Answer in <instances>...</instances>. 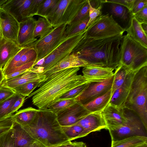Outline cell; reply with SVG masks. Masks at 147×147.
I'll list each match as a JSON object with an SVG mask.
<instances>
[{
	"mask_svg": "<svg viewBox=\"0 0 147 147\" xmlns=\"http://www.w3.org/2000/svg\"><path fill=\"white\" fill-rule=\"evenodd\" d=\"M80 67L64 69L55 72L39 84L38 88L27 98L32 97L33 104L45 110L56 102L63 95L85 84L92 82L78 75Z\"/></svg>",
	"mask_w": 147,
	"mask_h": 147,
	"instance_id": "6da1fadb",
	"label": "cell"
},
{
	"mask_svg": "<svg viewBox=\"0 0 147 147\" xmlns=\"http://www.w3.org/2000/svg\"><path fill=\"white\" fill-rule=\"evenodd\" d=\"M123 36L98 39L84 36L72 53L86 61L87 66L111 68L115 70L121 64L119 46Z\"/></svg>",
	"mask_w": 147,
	"mask_h": 147,
	"instance_id": "7a4b0ae2",
	"label": "cell"
},
{
	"mask_svg": "<svg viewBox=\"0 0 147 147\" xmlns=\"http://www.w3.org/2000/svg\"><path fill=\"white\" fill-rule=\"evenodd\" d=\"M22 127L33 138L46 147L57 146L71 141L64 133L57 115L47 110L38 109L32 122Z\"/></svg>",
	"mask_w": 147,
	"mask_h": 147,
	"instance_id": "3957f363",
	"label": "cell"
},
{
	"mask_svg": "<svg viewBox=\"0 0 147 147\" xmlns=\"http://www.w3.org/2000/svg\"><path fill=\"white\" fill-rule=\"evenodd\" d=\"M147 65L134 71L124 107L134 111L147 130Z\"/></svg>",
	"mask_w": 147,
	"mask_h": 147,
	"instance_id": "277c9868",
	"label": "cell"
},
{
	"mask_svg": "<svg viewBox=\"0 0 147 147\" xmlns=\"http://www.w3.org/2000/svg\"><path fill=\"white\" fill-rule=\"evenodd\" d=\"M120 48V63L131 71L147 65V48L127 34L123 36Z\"/></svg>",
	"mask_w": 147,
	"mask_h": 147,
	"instance_id": "5b68a950",
	"label": "cell"
},
{
	"mask_svg": "<svg viewBox=\"0 0 147 147\" xmlns=\"http://www.w3.org/2000/svg\"><path fill=\"white\" fill-rule=\"evenodd\" d=\"M125 31V29L116 22L112 15H101L86 28L85 37L98 39L122 36Z\"/></svg>",
	"mask_w": 147,
	"mask_h": 147,
	"instance_id": "8992f818",
	"label": "cell"
},
{
	"mask_svg": "<svg viewBox=\"0 0 147 147\" xmlns=\"http://www.w3.org/2000/svg\"><path fill=\"white\" fill-rule=\"evenodd\" d=\"M87 0H59L48 17L53 28L69 24L75 18Z\"/></svg>",
	"mask_w": 147,
	"mask_h": 147,
	"instance_id": "52a82bcc",
	"label": "cell"
},
{
	"mask_svg": "<svg viewBox=\"0 0 147 147\" xmlns=\"http://www.w3.org/2000/svg\"><path fill=\"white\" fill-rule=\"evenodd\" d=\"M86 30V29L78 33L67 36L49 55L37 63V66L43 69V73L72 52L80 41L85 36Z\"/></svg>",
	"mask_w": 147,
	"mask_h": 147,
	"instance_id": "ba28073f",
	"label": "cell"
},
{
	"mask_svg": "<svg viewBox=\"0 0 147 147\" xmlns=\"http://www.w3.org/2000/svg\"><path fill=\"white\" fill-rule=\"evenodd\" d=\"M67 26L63 24L53 28L48 34L31 44L37 55L33 66L47 56L66 39L67 37L66 32Z\"/></svg>",
	"mask_w": 147,
	"mask_h": 147,
	"instance_id": "9c48e42d",
	"label": "cell"
},
{
	"mask_svg": "<svg viewBox=\"0 0 147 147\" xmlns=\"http://www.w3.org/2000/svg\"><path fill=\"white\" fill-rule=\"evenodd\" d=\"M126 122L117 129L109 131L112 140H117L134 136H146L147 131L138 115L126 108H123Z\"/></svg>",
	"mask_w": 147,
	"mask_h": 147,
	"instance_id": "30bf717a",
	"label": "cell"
},
{
	"mask_svg": "<svg viewBox=\"0 0 147 147\" xmlns=\"http://www.w3.org/2000/svg\"><path fill=\"white\" fill-rule=\"evenodd\" d=\"M114 78V74L105 80L90 82L84 91L74 99L75 100L83 105L88 103L111 89Z\"/></svg>",
	"mask_w": 147,
	"mask_h": 147,
	"instance_id": "8fae6325",
	"label": "cell"
},
{
	"mask_svg": "<svg viewBox=\"0 0 147 147\" xmlns=\"http://www.w3.org/2000/svg\"><path fill=\"white\" fill-rule=\"evenodd\" d=\"M90 113L80 102L77 101L66 109L57 114V120L61 127L74 125Z\"/></svg>",
	"mask_w": 147,
	"mask_h": 147,
	"instance_id": "7c38bea8",
	"label": "cell"
},
{
	"mask_svg": "<svg viewBox=\"0 0 147 147\" xmlns=\"http://www.w3.org/2000/svg\"><path fill=\"white\" fill-rule=\"evenodd\" d=\"M46 78V76L41 72L39 68L34 66L18 76L11 79H4L0 85L12 89L29 82H41Z\"/></svg>",
	"mask_w": 147,
	"mask_h": 147,
	"instance_id": "4fadbf2b",
	"label": "cell"
},
{
	"mask_svg": "<svg viewBox=\"0 0 147 147\" xmlns=\"http://www.w3.org/2000/svg\"><path fill=\"white\" fill-rule=\"evenodd\" d=\"M32 0H7L0 9L9 14L18 22L31 17L30 6Z\"/></svg>",
	"mask_w": 147,
	"mask_h": 147,
	"instance_id": "5bb4252c",
	"label": "cell"
},
{
	"mask_svg": "<svg viewBox=\"0 0 147 147\" xmlns=\"http://www.w3.org/2000/svg\"><path fill=\"white\" fill-rule=\"evenodd\" d=\"M0 23L3 38L18 45L20 22L12 16L0 9Z\"/></svg>",
	"mask_w": 147,
	"mask_h": 147,
	"instance_id": "9a60e30c",
	"label": "cell"
},
{
	"mask_svg": "<svg viewBox=\"0 0 147 147\" xmlns=\"http://www.w3.org/2000/svg\"><path fill=\"white\" fill-rule=\"evenodd\" d=\"M123 108L109 103L102 112L107 129L109 131L117 129L126 122V118Z\"/></svg>",
	"mask_w": 147,
	"mask_h": 147,
	"instance_id": "2e32d148",
	"label": "cell"
},
{
	"mask_svg": "<svg viewBox=\"0 0 147 147\" xmlns=\"http://www.w3.org/2000/svg\"><path fill=\"white\" fill-rule=\"evenodd\" d=\"M36 21L32 17L25 19L20 22L18 43L20 47L23 48L30 45L37 40L34 36Z\"/></svg>",
	"mask_w": 147,
	"mask_h": 147,
	"instance_id": "e0dca14e",
	"label": "cell"
},
{
	"mask_svg": "<svg viewBox=\"0 0 147 147\" xmlns=\"http://www.w3.org/2000/svg\"><path fill=\"white\" fill-rule=\"evenodd\" d=\"M102 112L90 113L76 124L82 126L89 134L103 129H107Z\"/></svg>",
	"mask_w": 147,
	"mask_h": 147,
	"instance_id": "ac0fdd59",
	"label": "cell"
},
{
	"mask_svg": "<svg viewBox=\"0 0 147 147\" xmlns=\"http://www.w3.org/2000/svg\"><path fill=\"white\" fill-rule=\"evenodd\" d=\"M87 66V63L86 61L79 58L75 53H72L44 74L47 78L52 74L64 69L74 67H84Z\"/></svg>",
	"mask_w": 147,
	"mask_h": 147,
	"instance_id": "d6986e66",
	"label": "cell"
},
{
	"mask_svg": "<svg viewBox=\"0 0 147 147\" xmlns=\"http://www.w3.org/2000/svg\"><path fill=\"white\" fill-rule=\"evenodd\" d=\"M134 72L131 71L128 74L122 84L113 93L109 103L120 108L124 107Z\"/></svg>",
	"mask_w": 147,
	"mask_h": 147,
	"instance_id": "ffe728a7",
	"label": "cell"
},
{
	"mask_svg": "<svg viewBox=\"0 0 147 147\" xmlns=\"http://www.w3.org/2000/svg\"><path fill=\"white\" fill-rule=\"evenodd\" d=\"M112 68L87 66L83 67V76L90 81L100 82L109 79L114 74Z\"/></svg>",
	"mask_w": 147,
	"mask_h": 147,
	"instance_id": "44dd1931",
	"label": "cell"
},
{
	"mask_svg": "<svg viewBox=\"0 0 147 147\" xmlns=\"http://www.w3.org/2000/svg\"><path fill=\"white\" fill-rule=\"evenodd\" d=\"M22 48L13 42L3 38L0 43V68L2 69Z\"/></svg>",
	"mask_w": 147,
	"mask_h": 147,
	"instance_id": "7402d4cb",
	"label": "cell"
},
{
	"mask_svg": "<svg viewBox=\"0 0 147 147\" xmlns=\"http://www.w3.org/2000/svg\"><path fill=\"white\" fill-rule=\"evenodd\" d=\"M127 34L133 39L147 48V36L143 30L141 24L132 17L129 27L125 29Z\"/></svg>",
	"mask_w": 147,
	"mask_h": 147,
	"instance_id": "603a6c76",
	"label": "cell"
},
{
	"mask_svg": "<svg viewBox=\"0 0 147 147\" xmlns=\"http://www.w3.org/2000/svg\"><path fill=\"white\" fill-rule=\"evenodd\" d=\"M12 130L14 147H29L36 140L22 126L16 122Z\"/></svg>",
	"mask_w": 147,
	"mask_h": 147,
	"instance_id": "cb8c5ba5",
	"label": "cell"
},
{
	"mask_svg": "<svg viewBox=\"0 0 147 147\" xmlns=\"http://www.w3.org/2000/svg\"><path fill=\"white\" fill-rule=\"evenodd\" d=\"M38 110L31 107L20 110L13 114L15 122L22 127L29 125L35 118Z\"/></svg>",
	"mask_w": 147,
	"mask_h": 147,
	"instance_id": "d4e9b609",
	"label": "cell"
},
{
	"mask_svg": "<svg viewBox=\"0 0 147 147\" xmlns=\"http://www.w3.org/2000/svg\"><path fill=\"white\" fill-rule=\"evenodd\" d=\"M111 89L104 94L83 105L90 113L102 111L109 103L111 97Z\"/></svg>",
	"mask_w": 147,
	"mask_h": 147,
	"instance_id": "484cf974",
	"label": "cell"
},
{
	"mask_svg": "<svg viewBox=\"0 0 147 147\" xmlns=\"http://www.w3.org/2000/svg\"><path fill=\"white\" fill-rule=\"evenodd\" d=\"M147 142V137L144 136H134L117 140H112L111 147H135Z\"/></svg>",
	"mask_w": 147,
	"mask_h": 147,
	"instance_id": "4316f807",
	"label": "cell"
},
{
	"mask_svg": "<svg viewBox=\"0 0 147 147\" xmlns=\"http://www.w3.org/2000/svg\"><path fill=\"white\" fill-rule=\"evenodd\" d=\"M53 28L48 18L40 17L36 21L34 32V38H42L50 33Z\"/></svg>",
	"mask_w": 147,
	"mask_h": 147,
	"instance_id": "83f0119b",
	"label": "cell"
},
{
	"mask_svg": "<svg viewBox=\"0 0 147 147\" xmlns=\"http://www.w3.org/2000/svg\"><path fill=\"white\" fill-rule=\"evenodd\" d=\"M115 70L111 88V97L115 91L122 84L128 74L131 71L121 64Z\"/></svg>",
	"mask_w": 147,
	"mask_h": 147,
	"instance_id": "f1b7e54d",
	"label": "cell"
},
{
	"mask_svg": "<svg viewBox=\"0 0 147 147\" xmlns=\"http://www.w3.org/2000/svg\"><path fill=\"white\" fill-rule=\"evenodd\" d=\"M61 127L64 133L70 141L85 136L89 134L83 127L77 124Z\"/></svg>",
	"mask_w": 147,
	"mask_h": 147,
	"instance_id": "f546056e",
	"label": "cell"
},
{
	"mask_svg": "<svg viewBox=\"0 0 147 147\" xmlns=\"http://www.w3.org/2000/svg\"><path fill=\"white\" fill-rule=\"evenodd\" d=\"M32 48L31 45L23 48L17 54L7 62L2 69L3 72L5 77L11 73L16 68V65L20 60L22 56Z\"/></svg>",
	"mask_w": 147,
	"mask_h": 147,
	"instance_id": "4dcf8cb0",
	"label": "cell"
},
{
	"mask_svg": "<svg viewBox=\"0 0 147 147\" xmlns=\"http://www.w3.org/2000/svg\"><path fill=\"white\" fill-rule=\"evenodd\" d=\"M20 95L16 93L8 99L0 102V120L11 115H10L11 109Z\"/></svg>",
	"mask_w": 147,
	"mask_h": 147,
	"instance_id": "1f68e13d",
	"label": "cell"
},
{
	"mask_svg": "<svg viewBox=\"0 0 147 147\" xmlns=\"http://www.w3.org/2000/svg\"><path fill=\"white\" fill-rule=\"evenodd\" d=\"M59 0H45L40 5L36 15L47 18Z\"/></svg>",
	"mask_w": 147,
	"mask_h": 147,
	"instance_id": "d6a6232c",
	"label": "cell"
},
{
	"mask_svg": "<svg viewBox=\"0 0 147 147\" xmlns=\"http://www.w3.org/2000/svg\"><path fill=\"white\" fill-rule=\"evenodd\" d=\"M40 83L36 82H29L12 89L16 94L28 96L36 88L38 87Z\"/></svg>",
	"mask_w": 147,
	"mask_h": 147,
	"instance_id": "836d02e7",
	"label": "cell"
},
{
	"mask_svg": "<svg viewBox=\"0 0 147 147\" xmlns=\"http://www.w3.org/2000/svg\"><path fill=\"white\" fill-rule=\"evenodd\" d=\"M76 102L74 99L59 101L54 103L46 110L52 111L57 114L68 108Z\"/></svg>",
	"mask_w": 147,
	"mask_h": 147,
	"instance_id": "e575fe53",
	"label": "cell"
},
{
	"mask_svg": "<svg viewBox=\"0 0 147 147\" xmlns=\"http://www.w3.org/2000/svg\"><path fill=\"white\" fill-rule=\"evenodd\" d=\"M89 19V17H88L83 21L73 25H67L66 30L67 36H69L78 33L86 29Z\"/></svg>",
	"mask_w": 147,
	"mask_h": 147,
	"instance_id": "d590c367",
	"label": "cell"
},
{
	"mask_svg": "<svg viewBox=\"0 0 147 147\" xmlns=\"http://www.w3.org/2000/svg\"><path fill=\"white\" fill-rule=\"evenodd\" d=\"M90 83L85 84L70 90L63 95L57 102L63 100L75 98L80 95L88 87Z\"/></svg>",
	"mask_w": 147,
	"mask_h": 147,
	"instance_id": "8d00e7d4",
	"label": "cell"
},
{
	"mask_svg": "<svg viewBox=\"0 0 147 147\" xmlns=\"http://www.w3.org/2000/svg\"><path fill=\"white\" fill-rule=\"evenodd\" d=\"M15 123L13 114L0 120V138L11 130Z\"/></svg>",
	"mask_w": 147,
	"mask_h": 147,
	"instance_id": "74e56055",
	"label": "cell"
},
{
	"mask_svg": "<svg viewBox=\"0 0 147 147\" xmlns=\"http://www.w3.org/2000/svg\"><path fill=\"white\" fill-rule=\"evenodd\" d=\"M110 6V12L112 15L119 18L125 20L127 18V13L126 8L121 5L111 3Z\"/></svg>",
	"mask_w": 147,
	"mask_h": 147,
	"instance_id": "f35d334b",
	"label": "cell"
},
{
	"mask_svg": "<svg viewBox=\"0 0 147 147\" xmlns=\"http://www.w3.org/2000/svg\"><path fill=\"white\" fill-rule=\"evenodd\" d=\"M90 4L89 0H87L75 18L67 25H73L83 21L89 17Z\"/></svg>",
	"mask_w": 147,
	"mask_h": 147,
	"instance_id": "ab89813d",
	"label": "cell"
},
{
	"mask_svg": "<svg viewBox=\"0 0 147 147\" xmlns=\"http://www.w3.org/2000/svg\"><path fill=\"white\" fill-rule=\"evenodd\" d=\"M37 56V54L35 50L33 48L31 49L22 56L21 59L16 65V67L33 61H35Z\"/></svg>",
	"mask_w": 147,
	"mask_h": 147,
	"instance_id": "60d3db41",
	"label": "cell"
},
{
	"mask_svg": "<svg viewBox=\"0 0 147 147\" xmlns=\"http://www.w3.org/2000/svg\"><path fill=\"white\" fill-rule=\"evenodd\" d=\"M0 147H14L12 129L0 138Z\"/></svg>",
	"mask_w": 147,
	"mask_h": 147,
	"instance_id": "b9f144b4",
	"label": "cell"
},
{
	"mask_svg": "<svg viewBox=\"0 0 147 147\" xmlns=\"http://www.w3.org/2000/svg\"><path fill=\"white\" fill-rule=\"evenodd\" d=\"M102 3L100 4L97 8L93 7L90 4L89 17V20L87 24V28L98 16L102 15L101 9L102 5Z\"/></svg>",
	"mask_w": 147,
	"mask_h": 147,
	"instance_id": "7bdbcfd3",
	"label": "cell"
},
{
	"mask_svg": "<svg viewBox=\"0 0 147 147\" xmlns=\"http://www.w3.org/2000/svg\"><path fill=\"white\" fill-rule=\"evenodd\" d=\"M15 94L13 89L0 85V102L8 99Z\"/></svg>",
	"mask_w": 147,
	"mask_h": 147,
	"instance_id": "ee69618b",
	"label": "cell"
},
{
	"mask_svg": "<svg viewBox=\"0 0 147 147\" xmlns=\"http://www.w3.org/2000/svg\"><path fill=\"white\" fill-rule=\"evenodd\" d=\"M134 0H101L102 3H109L117 4L126 7L129 11H131Z\"/></svg>",
	"mask_w": 147,
	"mask_h": 147,
	"instance_id": "f6af8a7d",
	"label": "cell"
},
{
	"mask_svg": "<svg viewBox=\"0 0 147 147\" xmlns=\"http://www.w3.org/2000/svg\"><path fill=\"white\" fill-rule=\"evenodd\" d=\"M131 16L140 23L147 24V6Z\"/></svg>",
	"mask_w": 147,
	"mask_h": 147,
	"instance_id": "bcb514c9",
	"label": "cell"
},
{
	"mask_svg": "<svg viewBox=\"0 0 147 147\" xmlns=\"http://www.w3.org/2000/svg\"><path fill=\"white\" fill-rule=\"evenodd\" d=\"M147 6V0H134L130 12L132 15Z\"/></svg>",
	"mask_w": 147,
	"mask_h": 147,
	"instance_id": "7dc6e473",
	"label": "cell"
},
{
	"mask_svg": "<svg viewBox=\"0 0 147 147\" xmlns=\"http://www.w3.org/2000/svg\"><path fill=\"white\" fill-rule=\"evenodd\" d=\"M26 96L20 95L13 105L10 110V115H12L15 113L18 112V110L23 105Z\"/></svg>",
	"mask_w": 147,
	"mask_h": 147,
	"instance_id": "c3c4849f",
	"label": "cell"
},
{
	"mask_svg": "<svg viewBox=\"0 0 147 147\" xmlns=\"http://www.w3.org/2000/svg\"><path fill=\"white\" fill-rule=\"evenodd\" d=\"M45 0H32L30 6V13L31 17L36 15L39 8Z\"/></svg>",
	"mask_w": 147,
	"mask_h": 147,
	"instance_id": "681fc988",
	"label": "cell"
},
{
	"mask_svg": "<svg viewBox=\"0 0 147 147\" xmlns=\"http://www.w3.org/2000/svg\"><path fill=\"white\" fill-rule=\"evenodd\" d=\"M29 147H46L40 142L35 140Z\"/></svg>",
	"mask_w": 147,
	"mask_h": 147,
	"instance_id": "f907efd6",
	"label": "cell"
},
{
	"mask_svg": "<svg viewBox=\"0 0 147 147\" xmlns=\"http://www.w3.org/2000/svg\"><path fill=\"white\" fill-rule=\"evenodd\" d=\"M59 147H74L73 142L71 141L64 143L59 145Z\"/></svg>",
	"mask_w": 147,
	"mask_h": 147,
	"instance_id": "816d5d0a",
	"label": "cell"
},
{
	"mask_svg": "<svg viewBox=\"0 0 147 147\" xmlns=\"http://www.w3.org/2000/svg\"><path fill=\"white\" fill-rule=\"evenodd\" d=\"M74 147H86V145L83 142H73Z\"/></svg>",
	"mask_w": 147,
	"mask_h": 147,
	"instance_id": "f5cc1de1",
	"label": "cell"
},
{
	"mask_svg": "<svg viewBox=\"0 0 147 147\" xmlns=\"http://www.w3.org/2000/svg\"><path fill=\"white\" fill-rule=\"evenodd\" d=\"M5 79V76L3 73L2 69L0 68V85Z\"/></svg>",
	"mask_w": 147,
	"mask_h": 147,
	"instance_id": "db71d44e",
	"label": "cell"
},
{
	"mask_svg": "<svg viewBox=\"0 0 147 147\" xmlns=\"http://www.w3.org/2000/svg\"><path fill=\"white\" fill-rule=\"evenodd\" d=\"M142 28L145 34H147V24H141Z\"/></svg>",
	"mask_w": 147,
	"mask_h": 147,
	"instance_id": "11a10c76",
	"label": "cell"
},
{
	"mask_svg": "<svg viewBox=\"0 0 147 147\" xmlns=\"http://www.w3.org/2000/svg\"><path fill=\"white\" fill-rule=\"evenodd\" d=\"M135 147H147V142L140 144Z\"/></svg>",
	"mask_w": 147,
	"mask_h": 147,
	"instance_id": "9f6ffc18",
	"label": "cell"
},
{
	"mask_svg": "<svg viewBox=\"0 0 147 147\" xmlns=\"http://www.w3.org/2000/svg\"><path fill=\"white\" fill-rule=\"evenodd\" d=\"M7 0H0V9L2 6L7 1Z\"/></svg>",
	"mask_w": 147,
	"mask_h": 147,
	"instance_id": "6f0895ef",
	"label": "cell"
},
{
	"mask_svg": "<svg viewBox=\"0 0 147 147\" xmlns=\"http://www.w3.org/2000/svg\"><path fill=\"white\" fill-rule=\"evenodd\" d=\"M3 38L0 23V41Z\"/></svg>",
	"mask_w": 147,
	"mask_h": 147,
	"instance_id": "680465c9",
	"label": "cell"
},
{
	"mask_svg": "<svg viewBox=\"0 0 147 147\" xmlns=\"http://www.w3.org/2000/svg\"><path fill=\"white\" fill-rule=\"evenodd\" d=\"M59 147V146H52V147Z\"/></svg>",
	"mask_w": 147,
	"mask_h": 147,
	"instance_id": "91938a15",
	"label": "cell"
},
{
	"mask_svg": "<svg viewBox=\"0 0 147 147\" xmlns=\"http://www.w3.org/2000/svg\"><path fill=\"white\" fill-rule=\"evenodd\" d=\"M1 41H0V42H1Z\"/></svg>",
	"mask_w": 147,
	"mask_h": 147,
	"instance_id": "94428289",
	"label": "cell"
}]
</instances>
